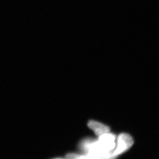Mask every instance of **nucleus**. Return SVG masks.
<instances>
[{
	"instance_id": "nucleus-3",
	"label": "nucleus",
	"mask_w": 159,
	"mask_h": 159,
	"mask_svg": "<svg viewBox=\"0 0 159 159\" xmlns=\"http://www.w3.org/2000/svg\"><path fill=\"white\" fill-rule=\"evenodd\" d=\"M83 155L75 153H69L66 155V159H83Z\"/></svg>"
},
{
	"instance_id": "nucleus-2",
	"label": "nucleus",
	"mask_w": 159,
	"mask_h": 159,
	"mask_svg": "<svg viewBox=\"0 0 159 159\" xmlns=\"http://www.w3.org/2000/svg\"><path fill=\"white\" fill-rule=\"evenodd\" d=\"M88 125L89 128L92 129L98 136L110 131V128L107 125L94 120L89 121Z\"/></svg>"
},
{
	"instance_id": "nucleus-4",
	"label": "nucleus",
	"mask_w": 159,
	"mask_h": 159,
	"mask_svg": "<svg viewBox=\"0 0 159 159\" xmlns=\"http://www.w3.org/2000/svg\"></svg>"
},
{
	"instance_id": "nucleus-1",
	"label": "nucleus",
	"mask_w": 159,
	"mask_h": 159,
	"mask_svg": "<svg viewBox=\"0 0 159 159\" xmlns=\"http://www.w3.org/2000/svg\"><path fill=\"white\" fill-rule=\"evenodd\" d=\"M134 144V140L130 135L126 133L120 134L117 139V146L113 151L116 156L127 151Z\"/></svg>"
}]
</instances>
